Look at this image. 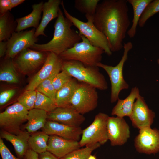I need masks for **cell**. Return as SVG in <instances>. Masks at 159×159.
<instances>
[{
  "label": "cell",
  "mask_w": 159,
  "mask_h": 159,
  "mask_svg": "<svg viewBox=\"0 0 159 159\" xmlns=\"http://www.w3.org/2000/svg\"><path fill=\"white\" fill-rule=\"evenodd\" d=\"M99 0H75V9L85 14L87 21H92Z\"/></svg>",
  "instance_id": "obj_29"
},
{
  "label": "cell",
  "mask_w": 159,
  "mask_h": 159,
  "mask_svg": "<svg viewBox=\"0 0 159 159\" xmlns=\"http://www.w3.org/2000/svg\"><path fill=\"white\" fill-rule=\"evenodd\" d=\"M24 159H38V154L29 148L26 153Z\"/></svg>",
  "instance_id": "obj_40"
},
{
  "label": "cell",
  "mask_w": 159,
  "mask_h": 159,
  "mask_svg": "<svg viewBox=\"0 0 159 159\" xmlns=\"http://www.w3.org/2000/svg\"><path fill=\"white\" fill-rule=\"evenodd\" d=\"M109 116L99 112L96 115L92 123L82 130L81 138L79 141L81 147L99 143L102 145L108 140L107 123Z\"/></svg>",
  "instance_id": "obj_7"
},
{
  "label": "cell",
  "mask_w": 159,
  "mask_h": 159,
  "mask_svg": "<svg viewBox=\"0 0 159 159\" xmlns=\"http://www.w3.org/2000/svg\"><path fill=\"white\" fill-rule=\"evenodd\" d=\"M47 120V112L39 109H33L29 111L25 128L29 133H34L44 127Z\"/></svg>",
  "instance_id": "obj_24"
},
{
  "label": "cell",
  "mask_w": 159,
  "mask_h": 159,
  "mask_svg": "<svg viewBox=\"0 0 159 159\" xmlns=\"http://www.w3.org/2000/svg\"><path fill=\"white\" fill-rule=\"evenodd\" d=\"M155 117V112L149 108L144 98L140 95L136 99L132 113L129 117L133 126L139 130L150 127Z\"/></svg>",
  "instance_id": "obj_15"
},
{
  "label": "cell",
  "mask_w": 159,
  "mask_h": 159,
  "mask_svg": "<svg viewBox=\"0 0 159 159\" xmlns=\"http://www.w3.org/2000/svg\"><path fill=\"white\" fill-rule=\"evenodd\" d=\"M139 89L136 87L132 88L128 96L124 99H119L113 107L111 112L112 115L123 117H129L133 109L135 101L140 95Z\"/></svg>",
  "instance_id": "obj_22"
},
{
  "label": "cell",
  "mask_w": 159,
  "mask_h": 159,
  "mask_svg": "<svg viewBox=\"0 0 159 159\" xmlns=\"http://www.w3.org/2000/svg\"><path fill=\"white\" fill-rule=\"evenodd\" d=\"M107 128L108 139L112 146L124 145L130 137L129 126L123 117H109Z\"/></svg>",
  "instance_id": "obj_14"
},
{
  "label": "cell",
  "mask_w": 159,
  "mask_h": 159,
  "mask_svg": "<svg viewBox=\"0 0 159 159\" xmlns=\"http://www.w3.org/2000/svg\"><path fill=\"white\" fill-rule=\"evenodd\" d=\"M36 91L37 98L34 108L42 110L48 113L57 107L55 102L50 98L38 91Z\"/></svg>",
  "instance_id": "obj_31"
},
{
  "label": "cell",
  "mask_w": 159,
  "mask_h": 159,
  "mask_svg": "<svg viewBox=\"0 0 159 159\" xmlns=\"http://www.w3.org/2000/svg\"><path fill=\"white\" fill-rule=\"evenodd\" d=\"M99 143L88 145L70 153L60 159H88L94 150L101 146Z\"/></svg>",
  "instance_id": "obj_30"
},
{
  "label": "cell",
  "mask_w": 159,
  "mask_h": 159,
  "mask_svg": "<svg viewBox=\"0 0 159 159\" xmlns=\"http://www.w3.org/2000/svg\"><path fill=\"white\" fill-rule=\"evenodd\" d=\"M72 78V77L65 71H62L57 74L53 79V85L57 91Z\"/></svg>",
  "instance_id": "obj_35"
},
{
  "label": "cell",
  "mask_w": 159,
  "mask_h": 159,
  "mask_svg": "<svg viewBox=\"0 0 159 159\" xmlns=\"http://www.w3.org/2000/svg\"><path fill=\"white\" fill-rule=\"evenodd\" d=\"M47 120L69 126L80 127L85 118L72 106L57 107L47 113Z\"/></svg>",
  "instance_id": "obj_16"
},
{
  "label": "cell",
  "mask_w": 159,
  "mask_h": 159,
  "mask_svg": "<svg viewBox=\"0 0 159 159\" xmlns=\"http://www.w3.org/2000/svg\"><path fill=\"white\" fill-rule=\"evenodd\" d=\"M96 88L88 84L78 83L72 98L71 106L83 115L94 110L97 106L98 95Z\"/></svg>",
  "instance_id": "obj_8"
},
{
  "label": "cell",
  "mask_w": 159,
  "mask_h": 159,
  "mask_svg": "<svg viewBox=\"0 0 159 159\" xmlns=\"http://www.w3.org/2000/svg\"><path fill=\"white\" fill-rule=\"evenodd\" d=\"M159 12V0H152L147 6L139 20L138 25L143 27L147 21L151 17Z\"/></svg>",
  "instance_id": "obj_33"
},
{
  "label": "cell",
  "mask_w": 159,
  "mask_h": 159,
  "mask_svg": "<svg viewBox=\"0 0 159 159\" xmlns=\"http://www.w3.org/2000/svg\"><path fill=\"white\" fill-rule=\"evenodd\" d=\"M134 145L139 153L151 154L159 152V130L150 127L140 129L134 140Z\"/></svg>",
  "instance_id": "obj_13"
},
{
  "label": "cell",
  "mask_w": 159,
  "mask_h": 159,
  "mask_svg": "<svg viewBox=\"0 0 159 159\" xmlns=\"http://www.w3.org/2000/svg\"><path fill=\"white\" fill-rule=\"evenodd\" d=\"M80 35L81 42L59 56L62 60L76 61L85 66H97V64L101 61L104 51L101 48L93 46L87 38Z\"/></svg>",
  "instance_id": "obj_4"
},
{
  "label": "cell",
  "mask_w": 159,
  "mask_h": 159,
  "mask_svg": "<svg viewBox=\"0 0 159 159\" xmlns=\"http://www.w3.org/2000/svg\"><path fill=\"white\" fill-rule=\"evenodd\" d=\"M61 5L65 16L79 30L80 35L87 38L93 46L103 49L108 56L112 55V52L107 38L96 27L92 21H87L86 22L81 21L67 11L62 1Z\"/></svg>",
  "instance_id": "obj_6"
},
{
  "label": "cell",
  "mask_w": 159,
  "mask_h": 159,
  "mask_svg": "<svg viewBox=\"0 0 159 159\" xmlns=\"http://www.w3.org/2000/svg\"><path fill=\"white\" fill-rule=\"evenodd\" d=\"M132 47V44L130 42L123 44V55L120 61L115 66L108 65L101 62L97 64V66L103 69L109 76L111 84V103L116 102L119 99V94L121 90L129 88L128 84L124 78L123 70L124 64L128 59V52Z\"/></svg>",
  "instance_id": "obj_5"
},
{
  "label": "cell",
  "mask_w": 159,
  "mask_h": 159,
  "mask_svg": "<svg viewBox=\"0 0 159 159\" xmlns=\"http://www.w3.org/2000/svg\"><path fill=\"white\" fill-rule=\"evenodd\" d=\"M48 52L26 49L18 54L13 59L17 69L21 73L28 74L42 66L45 62Z\"/></svg>",
  "instance_id": "obj_10"
},
{
  "label": "cell",
  "mask_w": 159,
  "mask_h": 159,
  "mask_svg": "<svg viewBox=\"0 0 159 159\" xmlns=\"http://www.w3.org/2000/svg\"><path fill=\"white\" fill-rule=\"evenodd\" d=\"M38 159H59L50 152L46 151L38 154Z\"/></svg>",
  "instance_id": "obj_39"
},
{
  "label": "cell",
  "mask_w": 159,
  "mask_h": 159,
  "mask_svg": "<svg viewBox=\"0 0 159 159\" xmlns=\"http://www.w3.org/2000/svg\"><path fill=\"white\" fill-rule=\"evenodd\" d=\"M16 92L14 89H9L3 91L0 93V105L6 104L14 96Z\"/></svg>",
  "instance_id": "obj_36"
},
{
  "label": "cell",
  "mask_w": 159,
  "mask_h": 159,
  "mask_svg": "<svg viewBox=\"0 0 159 159\" xmlns=\"http://www.w3.org/2000/svg\"><path fill=\"white\" fill-rule=\"evenodd\" d=\"M7 49V42H0V57H1L6 55Z\"/></svg>",
  "instance_id": "obj_41"
},
{
  "label": "cell",
  "mask_w": 159,
  "mask_h": 159,
  "mask_svg": "<svg viewBox=\"0 0 159 159\" xmlns=\"http://www.w3.org/2000/svg\"><path fill=\"white\" fill-rule=\"evenodd\" d=\"M0 81L10 83L19 82V77L13 59L6 58L1 64L0 69Z\"/></svg>",
  "instance_id": "obj_26"
},
{
  "label": "cell",
  "mask_w": 159,
  "mask_h": 159,
  "mask_svg": "<svg viewBox=\"0 0 159 159\" xmlns=\"http://www.w3.org/2000/svg\"><path fill=\"white\" fill-rule=\"evenodd\" d=\"M35 28L20 32H14L7 41V49L6 54V58L13 59L18 54L24 50L30 48L37 41L35 37Z\"/></svg>",
  "instance_id": "obj_11"
},
{
  "label": "cell",
  "mask_w": 159,
  "mask_h": 159,
  "mask_svg": "<svg viewBox=\"0 0 159 159\" xmlns=\"http://www.w3.org/2000/svg\"><path fill=\"white\" fill-rule=\"evenodd\" d=\"M127 0H104L99 3L93 22L107 38L112 52L123 48L130 25Z\"/></svg>",
  "instance_id": "obj_1"
},
{
  "label": "cell",
  "mask_w": 159,
  "mask_h": 159,
  "mask_svg": "<svg viewBox=\"0 0 159 159\" xmlns=\"http://www.w3.org/2000/svg\"><path fill=\"white\" fill-rule=\"evenodd\" d=\"M62 60L58 55L48 52L46 60L41 69L31 80L26 90H35L39 85L51 76L55 77L62 70Z\"/></svg>",
  "instance_id": "obj_12"
},
{
  "label": "cell",
  "mask_w": 159,
  "mask_h": 159,
  "mask_svg": "<svg viewBox=\"0 0 159 159\" xmlns=\"http://www.w3.org/2000/svg\"><path fill=\"white\" fill-rule=\"evenodd\" d=\"M15 22L9 11L0 15V42L6 41L10 38L15 32Z\"/></svg>",
  "instance_id": "obj_27"
},
{
  "label": "cell",
  "mask_w": 159,
  "mask_h": 159,
  "mask_svg": "<svg viewBox=\"0 0 159 159\" xmlns=\"http://www.w3.org/2000/svg\"><path fill=\"white\" fill-rule=\"evenodd\" d=\"M29 111L18 102L8 107L0 113L1 130L16 134L21 130V126L27 120Z\"/></svg>",
  "instance_id": "obj_9"
},
{
  "label": "cell",
  "mask_w": 159,
  "mask_h": 159,
  "mask_svg": "<svg viewBox=\"0 0 159 159\" xmlns=\"http://www.w3.org/2000/svg\"><path fill=\"white\" fill-rule=\"evenodd\" d=\"M54 77L51 76L43 81L39 85L35 90L49 97L55 102L57 91L52 83V80Z\"/></svg>",
  "instance_id": "obj_34"
},
{
  "label": "cell",
  "mask_w": 159,
  "mask_h": 159,
  "mask_svg": "<svg viewBox=\"0 0 159 159\" xmlns=\"http://www.w3.org/2000/svg\"><path fill=\"white\" fill-rule=\"evenodd\" d=\"M37 98L36 90H26L17 99L18 102L28 111L34 108Z\"/></svg>",
  "instance_id": "obj_32"
},
{
  "label": "cell",
  "mask_w": 159,
  "mask_h": 159,
  "mask_svg": "<svg viewBox=\"0 0 159 159\" xmlns=\"http://www.w3.org/2000/svg\"><path fill=\"white\" fill-rule=\"evenodd\" d=\"M43 2L32 6V10L29 14L16 20L17 23L15 32H20L30 27L37 29L38 27L42 12Z\"/></svg>",
  "instance_id": "obj_21"
},
{
  "label": "cell",
  "mask_w": 159,
  "mask_h": 159,
  "mask_svg": "<svg viewBox=\"0 0 159 159\" xmlns=\"http://www.w3.org/2000/svg\"><path fill=\"white\" fill-rule=\"evenodd\" d=\"M62 70L66 71L72 77L100 90L108 88L104 76L97 66L87 67L78 61L62 60Z\"/></svg>",
  "instance_id": "obj_3"
},
{
  "label": "cell",
  "mask_w": 159,
  "mask_h": 159,
  "mask_svg": "<svg viewBox=\"0 0 159 159\" xmlns=\"http://www.w3.org/2000/svg\"><path fill=\"white\" fill-rule=\"evenodd\" d=\"M0 153L2 159H22L16 157L13 155L5 145L2 139L1 138Z\"/></svg>",
  "instance_id": "obj_37"
},
{
  "label": "cell",
  "mask_w": 159,
  "mask_h": 159,
  "mask_svg": "<svg viewBox=\"0 0 159 159\" xmlns=\"http://www.w3.org/2000/svg\"><path fill=\"white\" fill-rule=\"evenodd\" d=\"M72 23L64 16L60 9L54 26L53 38L45 44L35 43L30 48L41 52H53L59 55L82 40L79 33L72 28Z\"/></svg>",
  "instance_id": "obj_2"
},
{
  "label": "cell",
  "mask_w": 159,
  "mask_h": 159,
  "mask_svg": "<svg viewBox=\"0 0 159 159\" xmlns=\"http://www.w3.org/2000/svg\"><path fill=\"white\" fill-rule=\"evenodd\" d=\"M62 0H49L44 3L42 16L41 21L35 33L36 38L40 35L46 36L44 33L45 28L52 20L57 18Z\"/></svg>",
  "instance_id": "obj_20"
},
{
  "label": "cell",
  "mask_w": 159,
  "mask_h": 159,
  "mask_svg": "<svg viewBox=\"0 0 159 159\" xmlns=\"http://www.w3.org/2000/svg\"><path fill=\"white\" fill-rule=\"evenodd\" d=\"M12 7L10 0H0V15L3 14L11 11Z\"/></svg>",
  "instance_id": "obj_38"
},
{
  "label": "cell",
  "mask_w": 159,
  "mask_h": 159,
  "mask_svg": "<svg viewBox=\"0 0 159 159\" xmlns=\"http://www.w3.org/2000/svg\"><path fill=\"white\" fill-rule=\"evenodd\" d=\"M88 159H96V158L95 156L91 155L89 157Z\"/></svg>",
  "instance_id": "obj_43"
},
{
  "label": "cell",
  "mask_w": 159,
  "mask_h": 159,
  "mask_svg": "<svg viewBox=\"0 0 159 159\" xmlns=\"http://www.w3.org/2000/svg\"><path fill=\"white\" fill-rule=\"evenodd\" d=\"M157 62L158 64L159 65V59L157 60Z\"/></svg>",
  "instance_id": "obj_44"
},
{
  "label": "cell",
  "mask_w": 159,
  "mask_h": 159,
  "mask_svg": "<svg viewBox=\"0 0 159 159\" xmlns=\"http://www.w3.org/2000/svg\"><path fill=\"white\" fill-rule=\"evenodd\" d=\"M78 84L76 80L72 78L56 92L55 102L57 107L71 106V100Z\"/></svg>",
  "instance_id": "obj_23"
},
{
  "label": "cell",
  "mask_w": 159,
  "mask_h": 159,
  "mask_svg": "<svg viewBox=\"0 0 159 159\" xmlns=\"http://www.w3.org/2000/svg\"><path fill=\"white\" fill-rule=\"evenodd\" d=\"M49 136L42 131L32 133L28 140L29 148L38 154L47 151Z\"/></svg>",
  "instance_id": "obj_28"
},
{
  "label": "cell",
  "mask_w": 159,
  "mask_h": 159,
  "mask_svg": "<svg viewBox=\"0 0 159 159\" xmlns=\"http://www.w3.org/2000/svg\"><path fill=\"white\" fill-rule=\"evenodd\" d=\"M30 133L27 131L21 130L14 134L1 130L0 137L10 142L13 145L18 158L24 159L26 152L29 149L28 140Z\"/></svg>",
  "instance_id": "obj_19"
},
{
  "label": "cell",
  "mask_w": 159,
  "mask_h": 159,
  "mask_svg": "<svg viewBox=\"0 0 159 159\" xmlns=\"http://www.w3.org/2000/svg\"><path fill=\"white\" fill-rule=\"evenodd\" d=\"M47 151L59 159L81 147L79 141L67 140L56 135L49 136Z\"/></svg>",
  "instance_id": "obj_18"
},
{
  "label": "cell",
  "mask_w": 159,
  "mask_h": 159,
  "mask_svg": "<svg viewBox=\"0 0 159 159\" xmlns=\"http://www.w3.org/2000/svg\"><path fill=\"white\" fill-rule=\"evenodd\" d=\"M42 131L48 135H56L64 139L79 141L82 130L80 127L69 126L47 120Z\"/></svg>",
  "instance_id": "obj_17"
},
{
  "label": "cell",
  "mask_w": 159,
  "mask_h": 159,
  "mask_svg": "<svg viewBox=\"0 0 159 159\" xmlns=\"http://www.w3.org/2000/svg\"><path fill=\"white\" fill-rule=\"evenodd\" d=\"M152 0H127L133 8V18L131 26L127 33L130 38L134 37L136 34L137 25L145 8Z\"/></svg>",
  "instance_id": "obj_25"
},
{
  "label": "cell",
  "mask_w": 159,
  "mask_h": 159,
  "mask_svg": "<svg viewBox=\"0 0 159 159\" xmlns=\"http://www.w3.org/2000/svg\"><path fill=\"white\" fill-rule=\"evenodd\" d=\"M12 8L21 4L25 1L24 0H10Z\"/></svg>",
  "instance_id": "obj_42"
}]
</instances>
